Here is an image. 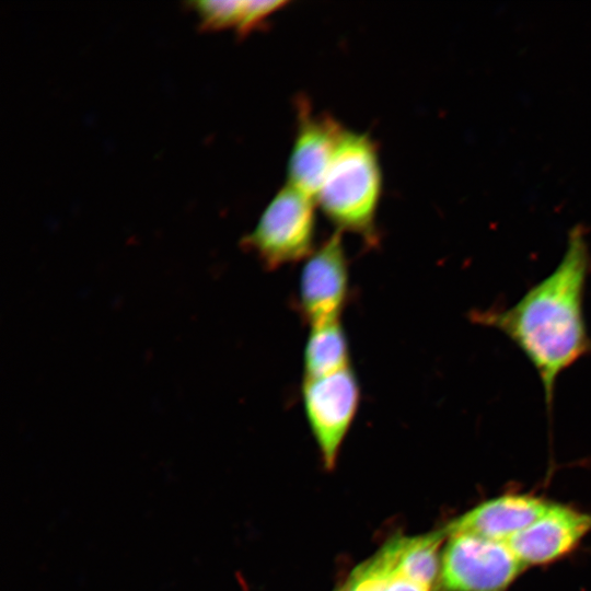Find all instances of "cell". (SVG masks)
Instances as JSON below:
<instances>
[{
	"label": "cell",
	"mask_w": 591,
	"mask_h": 591,
	"mask_svg": "<svg viewBox=\"0 0 591 591\" xmlns=\"http://www.w3.org/2000/svg\"><path fill=\"white\" fill-rule=\"evenodd\" d=\"M297 107V129L288 160L287 184L315 200L345 127L328 114H313L305 99H299Z\"/></svg>",
	"instance_id": "cell-7"
},
{
	"label": "cell",
	"mask_w": 591,
	"mask_h": 591,
	"mask_svg": "<svg viewBox=\"0 0 591 591\" xmlns=\"http://www.w3.org/2000/svg\"><path fill=\"white\" fill-rule=\"evenodd\" d=\"M382 185L376 142L367 132L345 128L315 201L337 231L374 245Z\"/></svg>",
	"instance_id": "cell-2"
},
{
	"label": "cell",
	"mask_w": 591,
	"mask_h": 591,
	"mask_svg": "<svg viewBox=\"0 0 591 591\" xmlns=\"http://www.w3.org/2000/svg\"><path fill=\"white\" fill-rule=\"evenodd\" d=\"M591 274L586 229L578 224L568 234L557 266L513 304L472 313L474 323L506 336L536 371L547 413L553 412L558 378L591 354L584 316V296Z\"/></svg>",
	"instance_id": "cell-1"
},
{
	"label": "cell",
	"mask_w": 591,
	"mask_h": 591,
	"mask_svg": "<svg viewBox=\"0 0 591 591\" xmlns=\"http://www.w3.org/2000/svg\"><path fill=\"white\" fill-rule=\"evenodd\" d=\"M591 532V513L551 503L546 511L507 544L526 567L553 563L571 551Z\"/></svg>",
	"instance_id": "cell-8"
},
{
	"label": "cell",
	"mask_w": 591,
	"mask_h": 591,
	"mask_svg": "<svg viewBox=\"0 0 591 591\" xmlns=\"http://www.w3.org/2000/svg\"><path fill=\"white\" fill-rule=\"evenodd\" d=\"M349 290L348 260L343 232L335 231L305 259L302 267L298 306L312 327L339 321Z\"/></svg>",
	"instance_id": "cell-6"
},
{
	"label": "cell",
	"mask_w": 591,
	"mask_h": 591,
	"mask_svg": "<svg viewBox=\"0 0 591 591\" xmlns=\"http://www.w3.org/2000/svg\"><path fill=\"white\" fill-rule=\"evenodd\" d=\"M447 536L445 530L415 537H396L387 543L395 573H399L429 589L438 586L441 572L439 548Z\"/></svg>",
	"instance_id": "cell-11"
},
{
	"label": "cell",
	"mask_w": 591,
	"mask_h": 591,
	"mask_svg": "<svg viewBox=\"0 0 591 591\" xmlns=\"http://www.w3.org/2000/svg\"><path fill=\"white\" fill-rule=\"evenodd\" d=\"M301 396L310 429L324 464L333 467L360 403V386L352 367L304 378Z\"/></svg>",
	"instance_id": "cell-5"
},
{
	"label": "cell",
	"mask_w": 591,
	"mask_h": 591,
	"mask_svg": "<svg viewBox=\"0 0 591 591\" xmlns=\"http://www.w3.org/2000/svg\"><path fill=\"white\" fill-rule=\"evenodd\" d=\"M201 26L209 30L233 28L246 35L262 27L288 3L271 0H209L192 3Z\"/></svg>",
	"instance_id": "cell-10"
},
{
	"label": "cell",
	"mask_w": 591,
	"mask_h": 591,
	"mask_svg": "<svg viewBox=\"0 0 591 591\" xmlns=\"http://www.w3.org/2000/svg\"><path fill=\"white\" fill-rule=\"evenodd\" d=\"M316 201L286 184L270 199L241 245L266 269L306 259L315 250Z\"/></svg>",
	"instance_id": "cell-3"
},
{
	"label": "cell",
	"mask_w": 591,
	"mask_h": 591,
	"mask_svg": "<svg viewBox=\"0 0 591 591\" xmlns=\"http://www.w3.org/2000/svg\"><path fill=\"white\" fill-rule=\"evenodd\" d=\"M349 366V345L340 320L312 326L303 352L304 378L334 373Z\"/></svg>",
	"instance_id": "cell-12"
},
{
	"label": "cell",
	"mask_w": 591,
	"mask_h": 591,
	"mask_svg": "<svg viewBox=\"0 0 591 591\" xmlns=\"http://www.w3.org/2000/svg\"><path fill=\"white\" fill-rule=\"evenodd\" d=\"M381 591H431V589L399 573H393L383 581Z\"/></svg>",
	"instance_id": "cell-13"
},
{
	"label": "cell",
	"mask_w": 591,
	"mask_h": 591,
	"mask_svg": "<svg viewBox=\"0 0 591 591\" xmlns=\"http://www.w3.org/2000/svg\"><path fill=\"white\" fill-rule=\"evenodd\" d=\"M551 502L528 494H505L480 502L444 528L447 534H472L508 542L537 520Z\"/></svg>",
	"instance_id": "cell-9"
},
{
	"label": "cell",
	"mask_w": 591,
	"mask_h": 591,
	"mask_svg": "<svg viewBox=\"0 0 591 591\" xmlns=\"http://www.w3.org/2000/svg\"><path fill=\"white\" fill-rule=\"evenodd\" d=\"M441 591H507L524 569L507 542L453 534L441 557Z\"/></svg>",
	"instance_id": "cell-4"
}]
</instances>
